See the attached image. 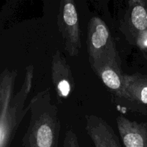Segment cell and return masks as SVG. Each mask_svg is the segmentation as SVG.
Returning a JSON list of instances; mask_svg holds the SVG:
<instances>
[{"label": "cell", "instance_id": "obj_7", "mask_svg": "<svg viewBox=\"0 0 147 147\" xmlns=\"http://www.w3.org/2000/svg\"><path fill=\"white\" fill-rule=\"evenodd\" d=\"M123 147H147V123L131 121L123 116L116 119Z\"/></svg>", "mask_w": 147, "mask_h": 147}, {"label": "cell", "instance_id": "obj_12", "mask_svg": "<svg viewBox=\"0 0 147 147\" xmlns=\"http://www.w3.org/2000/svg\"><path fill=\"white\" fill-rule=\"evenodd\" d=\"M137 45L142 48L147 47V31L142 33L137 37Z\"/></svg>", "mask_w": 147, "mask_h": 147}, {"label": "cell", "instance_id": "obj_9", "mask_svg": "<svg viewBox=\"0 0 147 147\" xmlns=\"http://www.w3.org/2000/svg\"><path fill=\"white\" fill-rule=\"evenodd\" d=\"M123 83L132 103L147 105V75L123 74Z\"/></svg>", "mask_w": 147, "mask_h": 147}, {"label": "cell", "instance_id": "obj_3", "mask_svg": "<svg viewBox=\"0 0 147 147\" xmlns=\"http://www.w3.org/2000/svg\"><path fill=\"white\" fill-rule=\"evenodd\" d=\"M87 48L89 63L94 72L106 63L121 67V61L110 30L98 17H93L89 20Z\"/></svg>", "mask_w": 147, "mask_h": 147}, {"label": "cell", "instance_id": "obj_8", "mask_svg": "<svg viewBox=\"0 0 147 147\" xmlns=\"http://www.w3.org/2000/svg\"><path fill=\"white\" fill-rule=\"evenodd\" d=\"M94 73L113 96L117 98L132 103L123 86V73H122L121 67L111 63H106Z\"/></svg>", "mask_w": 147, "mask_h": 147}, {"label": "cell", "instance_id": "obj_10", "mask_svg": "<svg viewBox=\"0 0 147 147\" xmlns=\"http://www.w3.org/2000/svg\"><path fill=\"white\" fill-rule=\"evenodd\" d=\"M129 27L132 30V34H141L147 31V9L145 1H129Z\"/></svg>", "mask_w": 147, "mask_h": 147}, {"label": "cell", "instance_id": "obj_1", "mask_svg": "<svg viewBox=\"0 0 147 147\" xmlns=\"http://www.w3.org/2000/svg\"><path fill=\"white\" fill-rule=\"evenodd\" d=\"M17 70L5 68L0 76V147H9L20 123L28 111L24 109L27 98L31 90L34 78V66L26 67L24 83L14 96Z\"/></svg>", "mask_w": 147, "mask_h": 147}, {"label": "cell", "instance_id": "obj_4", "mask_svg": "<svg viewBox=\"0 0 147 147\" xmlns=\"http://www.w3.org/2000/svg\"><path fill=\"white\" fill-rule=\"evenodd\" d=\"M57 25L63 37L65 50L71 57L78 55L82 44L78 14L74 1L71 0L60 1Z\"/></svg>", "mask_w": 147, "mask_h": 147}, {"label": "cell", "instance_id": "obj_6", "mask_svg": "<svg viewBox=\"0 0 147 147\" xmlns=\"http://www.w3.org/2000/svg\"><path fill=\"white\" fill-rule=\"evenodd\" d=\"M86 130L94 147H122L111 126L96 115H86Z\"/></svg>", "mask_w": 147, "mask_h": 147}, {"label": "cell", "instance_id": "obj_2", "mask_svg": "<svg viewBox=\"0 0 147 147\" xmlns=\"http://www.w3.org/2000/svg\"><path fill=\"white\" fill-rule=\"evenodd\" d=\"M30 119L22 147H58L60 120L50 90L37 93L30 102Z\"/></svg>", "mask_w": 147, "mask_h": 147}, {"label": "cell", "instance_id": "obj_5", "mask_svg": "<svg viewBox=\"0 0 147 147\" xmlns=\"http://www.w3.org/2000/svg\"><path fill=\"white\" fill-rule=\"evenodd\" d=\"M52 82L59 103L70 96L75 88L71 68L60 50H56L51 62Z\"/></svg>", "mask_w": 147, "mask_h": 147}, {"label": "cell", "instance_id": "obj_11", "mask_svg": "<svg viewBox=\"0 0 147 147\" xmlns=\"http://www.w3.org/2000/svg\"><path fill=\"white\" fill-rule=\"evenodd\" d=\"M63 147H80L77 135L72 129H69L66 131L63 142Z\"/></svg>", "mask_w": 147, "mask_h": 147}]
</instances>
